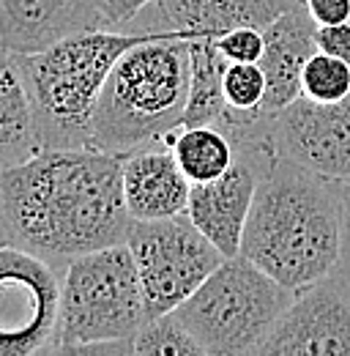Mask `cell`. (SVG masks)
I'll return each mask as SVG.
<instances>
[{"label":"cell","mask_w":350,"mask_h":356,"mask_svg":"<svg viewBox=\"0 0 350 356\" xmlns=\"http://www.w3.org/2000/svg\"><path fill=\"white\" fill-rule=\"evenodd\" d=\"M260 356H350V277H328L296 291Z\"/></svg>","instance_id":"9"},{"label":"cell","mask_w":350,"mask_h":356,"mask_svg":"<svg viewBox=\"0 0 350 356\" xmlns=\"http://www.w3.org/2000/svg\"><path fill=\"white\" fill-rule=\"evenodd\" d=\"M315 42L320 52H328L340 60L350 63V22H340V25H317Z\"/></svg>","instance_id":"22"},{"label":"cell","mask_w":350,"mask_h":356,"mask_svg":"<svg viewBox=\"0 0 350 356\" xmlns=\"http://www.w3.org/2000/svg\"><path fill=\"white\" fill-rule=\"evenodd\" d=\"M148 318L178 310L222 264L219 247L189 220L178 214L167 220H134L126 236Z\"/></svg>","instance_id":"7"},{"label":"cell","mask_w":350,"mask_h":356,"mask_svg":"<svg viewBox=\"0 0 350 356\" xmlns=\"http://www.w3.org/2000/svg\"><path fill=\"white\" fill-rule=\"evenodd\" d=\"M337 268L350 277V181H342V255Z\"/></svg>","instance_id":"24"},{"label":"cell","mask_w":350,"mask_h":356,"mask_svg":"<svg viewBox=\"0 0 350 356\" xmlns=\"http://www.w3.org/2000/svg\"><path fill=\"white\" fill-rule=\"evenodd\" d=\"M0 200L11 241L63 268L124 244L131 214L124 200V156L83 148H42L0 170Z\"/></svg>","instance_id":"1"},{"label":"cell","mask_w":350,"mask_h":356,"mask_svg":"<svg viewBox=\"0 0 350 356\" xmlns=\"http://www.w3.org/2000/svg\"><path fill=\"white\" fill-rule=\"evenodd\" d=\"M296 291L244 255L224 264L178 307L206 356H260Z\"/></svg>","instance_id":"5"},{"label":"cell","mask_w":350,"mask_h":356,"mask_svg":"<svg viewBox=\"0 0 350 356\" xmlns=\"http://www.w3.org/2000/svg\"><path fill=\"white\" fill-rule=\"evenodd\" d=\"M11 241V233H8V222H6V214H3V200H0V244Z\"/></svg>","instance_id":"25"},{"label":"cell","mask_w":350,"mask_h":356,"mask_svg":"<svg viewBox=\"0 0 350 356\" xmlns=\"http://www.w3.org/2000/svg\"><path fill=\"white\" fill-rule=\"evenodd\" d=\"M274 154L331 181H350V96L312 102L299 96L271 118Z\"/></svg>","instance_id":"10"},{"label":"cell","mask_w":350,"mask_h":356,"mask_svg":"<svg viewBox=\"0 0 350 356\" xmlns=\"http://www.w3.org/2000/svg\"><path fill=\"white\" fill-rule=\"evenodd\" d=\"M96 28H107L96 0H0V47L17 55Z\"/></svg>","instance_id":"12"},{"label":"cell","mask_w":350,"mask_h":356,"mask_svg":"<svg viewBox=\"0 0 350 356\" xmlns=\"http://www.w3.org/2000/svg\"><path fill=\"white\" fill-rule=\"evenodd\" d=\"M170 28L183 39H214L233 28H268L299 0H159Z\"/></svg>","instance_id":"15"},{"label":"cell","mask_w":350,"mask_h":356,"mask_svg":"<svg viewBox=\"0 0 350 356\" xmlns=\"http://www.w3.org/2000/svg\"><path fill=\"white\" fill-rule=\"evenodd\" d=\"M159 31L96 28L33 55H19L44 148H83L93 140V115L104 83L129 47Z\"/></svg>","instance_id":"4"},{"label":"cell","mask_w":350,"mask_h":356,"mask_svg":"<svg viewBox=\"0 0 350 356\" xmlns=\"http://www.w3.org/2000/svg\"><path fill=\"white\" fill-rule=\"evenodd\" d=\"M131 354H173V356H206L203 346L192 337V332L183 326L178 312H165L156 318H148L142 329L137 332L131 343Z\"/></svg>","instance_id":"18"},{"label":"cell","mask_w":350,"mask_h":356,"mask_svg":"<svg viewBox=\"0 0 350 356\" xmlns=\"http://www.w3.org/2000/svg\"><path fill=\"white\" fill-rule=\"evenodd\" d=\"M217 49L227 63H260L265 49V28H233L217 39Z\"/></svg>","instance_id":"20"},{"label":"cell","mask_w":350,"mask_h":356,"mask_svg":"<svg viewBox=\"0 0 350 356\" xmlns=\"http://www.w3.org/2000/svg\"><path fill=\"white\" fill-rule=\"evenodd\" d=\"M170 148L192 184L224 176L235 162V143L219 127H181L170 134Z\"/></svg>","instance_id":"17"},{"label":"cell","mask_w":350,"mask_h":356,"mask_svg":"<svg viewBox=\"0 0 350 356\" xmlns=\"http://www.w3.org/2000/svg\"><path fill=\"white\" fill-rule=\"evenodd\" d=\"M145 321V296L129 244L93 250L63 268L58 326L47 354H72L88 343H134Z\"/></svg>","instance_id":"6"},{"label":"cell","mask_w":350,"mask_h":356,"mask_svg":"<svg viewBox=\"0 0 350 356\" xmlns=\"http://www.w3.org/2000/svg\"><path fill=\"white\" fill-rule=\"evenodd\" d=\"M301 93L312 102H342L350 96V63L328 55L315 52L301 74Z\"/></svg>","instance_id":"19"},{"label":"cell","mask_w":350,"mask_h":356,"mask_svg":"<svg viewBox=\"0 0 350 356\" xmlns=\"http://www.w3.org/2000/svg\"><path fill=\"white\" fill-rule=\"evenodd\" d=\"M192 88V52L178 31H159L129 47L112 66L90 145L126 156L181 129Z\"/></svg>","instance_id":"3"},{"label":"cell","mask_w":350,"mask_h":356,"mask_svg":"<svg viewBox=\"0 0 350 356\" xmlns=\"http://www.w3.org/2000/svg\"><path fill=\"white\" fill-rule=\"evenodd\" d=\"M304 6L317 25L350 22V0H304Z\"/></svg>","instance_id":"23"},{"label":"cell","mask_w":350,"mask_h":356,"mask_svg":"<svg viewBox=\"0 0 350 356\" xmlns=\"http://www.w3.org/2000/svg\"><path fill=\"white\" fill-rule=\"evenodd\" d=\"M42 148L36 110L19 55L0 47V170L31 159Z\"/></svg>","instance_id":"16"},{"label":"cell","mask_w":350,"mask_h":356,"mask_svg":"<svg viewBox=\"0 0 350 356\" xmlns=\"http://www.w3.org/2000/svg\"><path fill=\"white\" fill-rule=\"evenodd\" d=\"M276 159L271 143H241L235 145V162L224 176L192 184L189 220L197 225L224 258L241 255L247 220L258 195V184Z\"/></svg>","instance_id":"11"},{"label":"cell","mask_w":350,"mask_h":356,"mask_svg":"<svg viewBox=\"0 0 350 356\" xmlns=\"http://www.w3.org/2000/svg\"><path fill=\"white\" fill-rule=\"evenodd\" d=\"M63 271L47 258L0 244V356L47 354L60 310Z\"/></svg>","instance_id":"8"},{"label":"cell","mask_w":350,"mask_h":356,"mask_svg":"<svg viewBox=\"0 0 350 356\" xmlns=\"http://www.w3.org/2000/svg\"><path fill=\"white\" fill-rule=\"evenodd\" d=\"M153 3H159V0H96L107 28H121V31H126L131 22L145 8H151Z\"/></svg>","instance_id":"21"},{"label":"cell","mask_w":350,"mask_h":356,"mask_svg":"<svg viewBox=\"0 0 350 356\" xmlns=\"http://www.w3.org/2000/svg\"><path fill=\"white\" fill-rule=\"evenodd\" d=\"M241 255L290 291L328 277L342 255V181L276 156L258 184Z\"/></svg>","instance_id":"2"},{"label":"cell","mask_w":350,"mask_h":356,"mask_svg":"<svg viewBox=\"0 0 350 356\" xmlns=\"http://www.w3.org/2000/svg\"><path fill=\"white\" fill-rule=\"evenodd\" d=\"M317 22L306 11L304 0L290 6L265 28V49L260 69L265 72V104L268 115H276L301 93V74L306 60L317 52Z\"/></svg>","instance_id":"14"},{"label":"cell","mask_w":350,"mask_h":356,"mask_svg":"<svg viewBox=\"0 0 350 356\" xmlns=\"http://www.w3.org/2000/svg\"><path fill=\"white\" fill-rule=\"evenodd\" d=\"M192 181L181 170L170 137L124 156V200L131 220H167L186 214Z\"/></svg>","instance_id":"13"}]
</instances>
